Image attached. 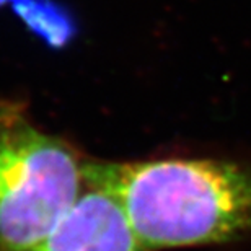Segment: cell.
<instances>
[{
  "label": "cell",
  "mask_w": 251,
  "mask_h": 251,
  "mask_svg": "<svg viewBox=\"0 0 251 251\" xmlns=\"http://www.w3.org/2000/svg\"><path fill=\"white\" fill-rule=\"evenodd\" d=\"M90 163L87 188L31 251H145L121 199L95 176Z\"/></svg>",
  "instance_id": "3957f363"
},
{
  "label": "cell",
  "mask_w": 251,
  "mask_h": 251,
  "mask_svg": "<svg viewBox=\"0 0 251 251\" xmlns=\"http://www.w3.org/2000/svg\"><path fill=\"white\" fill-rule=\"evenodd\" d=\"M12 8L25 28L54 51L65 49L78 34L75 15L57 0H13Z\"/></svg>",
  "instance_id": "277c9868"
},
{
  "label": "cell",
  "mask_w": 251,
  "mask_h": 251,
  "mask_svg": "<svg viewBox=\"0 0 251 251\" xmlns=\"http://www.w3.org/2000/svg\"><path fill=\"white\" fill-rule=\"evenodd\" d=\"M13 0H0V8L5 7V5H12Z\"/></svg>",
  "instance_id": "5b68a950"
},
{
  "label": "cell",
  "mask_w": 251,
  "mask_h": 251,
  "mask_svg": "<svg viewBox=\"0 0 251 251\" xmlns=\"http://www.w3.org/2000/svg\"><path fill=\"white\" fill-rule=\"evenodd\" d=\"M88 163L25 103L0 100V251L41 243L87 188Z\"/></svg>",
  "instance_id": "7a4b0ae2"
},
{
  "label": "cell",
  "mask_w": 251,
  "mask_h": 251,
  "mask_svg": "<svg viewBox=\"0 0 251 251\" xmlns=\"http://www.w3.org/2000/svg\"><path fill=\"white\" fill-rule=\"evenodd\" d=\"M90 167L121 199L145 251L251 235V163L167 157Z\"/></svg>",
  "instance_id": "6da1fadb"
}]
</instances>
